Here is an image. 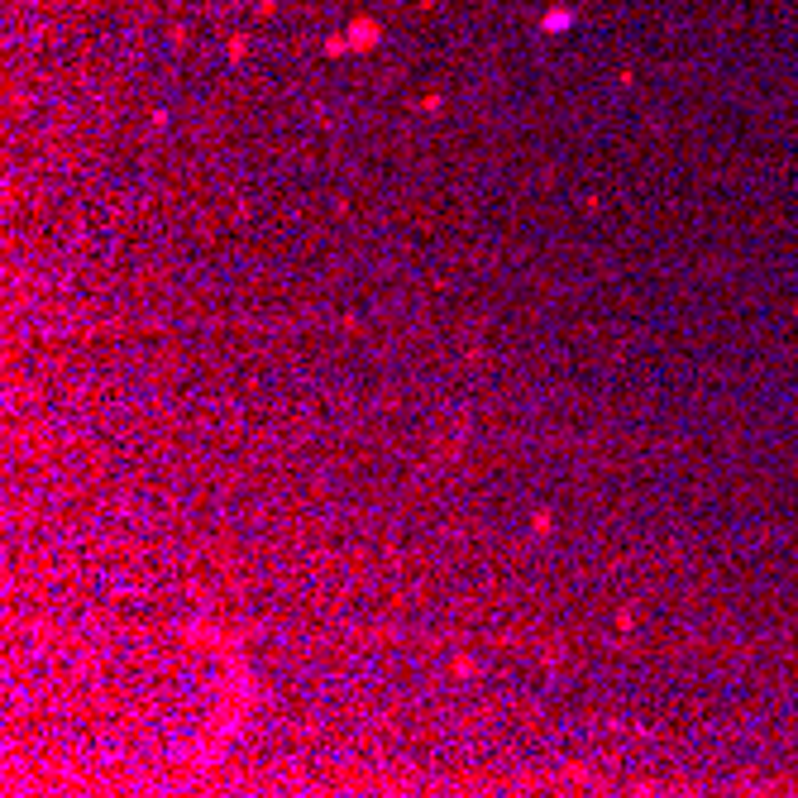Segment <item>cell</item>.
Listing matches in <instances>:
<instances>
[]
</instances>
